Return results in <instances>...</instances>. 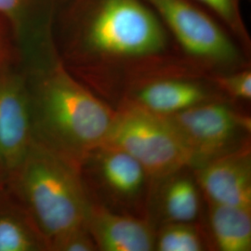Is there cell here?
I'll return each mask as SVG.
<instances>
[{"label":"cell","instance_id":"6da1fadb","mask_svg":"<svg viewBox=\"0 0 251 251\" xmlns=\"http://www.w3.org/2000/svg\"><path fill=\"white\" fill-rule=\"evenodd\" d=\"M53 40L65 67L102 90L186 62L146 0H66Z\"/></svg>","mask_w":251,"mask_h":251},{"label":"cell","instance_id":"7a4b0ae2","mask_svg":"<svg viewBox=\"0 0 251 251\" xmlns=\"http://www.w3.org/2000/svg\"><path fill=\"white\" fill-rule=\"evenodd\" d=\"M20 62L30 93L34 142L81 169L105 143L115 112L65 67L55 46Z\"/></svg>","mask_w":251,"mask_h":251},{"label":"cell","instance_id":"3957f363","mask_svg":"<svg viewBox=\"0 0 251 251\" xmlns=\"http://www.w3.org/2000/svg\"><path fill=\"white\" fill-rule=\"evenodd\" d=\"M7 187L44 238L48 251L87 226L90 203L80 168L34 142L7 179Z\"/></svg>","mask_w":251,"mask_h":251},{"label":"cell","instance_id":"277c9868","mask_svg":"<svg viewBox=\"0 0 251 251\" xmlns=\"http://www.w3.org/2000/svg\"><path fill=\"white\" fill-rule=\"evenodd\" d=\"M161 20L180 56L209 75L249 67L250 53L195 0H146Z\"/></svg>","mask_w":251,"mask_h":251},{"label":"cell","instance_id":"5b68a950","mask_svg":"<svg viewBox=\"0 0 251 251\" xmlns=\"http://www.w3.org/2000/svg\"><path fill=\"white\" fill-rule=\"evenodd\" d=\"M117 112L103 144L115 146L134 157L149 177L169 178L198 163L178 131L164 117L133 101Z\"/></svg>","mask_w":251,"mask_h":251},{"label":"cell","instance_id":"8992f818","mask_svg":"<svg viewBox=\"0 0 251 251\" xmlns=\"http://www.w3.org/2000/svg\"><path fill=\"white\" fill-rule=\"evenodd\" d=\"M126 88L131 95L129 100L160 116L213 100L219 91L209 74L185 63L145 75Z\"/></svg>","mask_w":251,"mask_h":251},{"label":"cell","instance_id":"52a82bcc","mask_svg":"<svg viewBox=\"0 0 251 251\" xmlns=\"http://www.w3.org/2000/svg\"><path fill=\"white\" fill-rule=\"evenodd\" d=\"M33 143L30 93L18 59L0 72V166L7 179Z\"/></svg>","mask_w":251,"mask_h":251},{"label":"cell","instance_id":"ba28073f","mask_svg":"<svg viewBox=\"0 0 251 251\" xmlns=\"http://www.w3.org/2000/svg\"><path fill=\"white\" fill-rule=\"evenodd\" d=\"M164 117L188 145L198 163L226 152L248 123L231 108L214 100Z\"/></svg>","mask_w":251,"mask_h":251},{"label":"cell","instance_id":"9c48e42d","mask_svg":"<svg viewBox=\"0 0 251 251\" xmlns=\"http://www.w3.org/2000/svg\"><path fill=\"white\" fill-rule=\"evenodd\" d=\"M197 179L209 203L251 207L250 147L246 145L201 163Z\"/></svg>","mask_w":251,"mask_h":251},{"label":"cell","instance_id":"30bf717a","mask_svg":"<svg viewBox=\"0 0 251 251\" xmlns=\"http://www.w3.org/2000/svg\"><path fill=\"white\" fill-rule=\"evenodd\" d=\"M66 0H0V19L13 36L20 53L53 40L54 22Z\"/></svg>","mask_w":251,"mask_h":251},{"label":"cell","instance_id":"8fae6325","mask_svg":"<svg viewBox=\"0 0 251 251\" xmlns=\"http://www.w3.org/2000/svg\"><path fill=\"white\" fill-rule=\"evenodd\" d=\"M87 227L100 251H150L155 248L154 233L148 223L114 213L100 205L90 204Z\"/></svg>","mask_w":251,"mask_h":251},{"label":"cell","instance_id":"7c38bea8","mask_svg":"<svg viewBox=\"0 0 251 251\" xmlns=\"http://www.w3.org/2000/svg\"><path fill=\"white\" fill-rule=\"evenodd\" d=\"M86 161L92 162L101 184L113 196L128 200L139 196L144 189L148 176L146 171L134 157L119 148L102 144Z\"/></svg>","mask_w":251,"mask_h":251},{"label":"cell","instance_id":"4fadbf2b","mask_svg":"<svg viewBox=\"0 0 251 251\" xmlns=\"http://www.w3.org/2000/svg\"><path fill=\"white\" fill-rule=\"evenodd\" d=\"M48 251L44 238L6 186L0 191V251Z\"/></svg>","mask_w":251,"mask_h":251},{"label":"cell","instance_id":"5bb4252c","mask_svg":"<svg viewBox=\"0 0 251 251\" xmlns=\"http://www.w3.org/2000/svg\"><path fill=\"white\" fill-rule=\"evenodd\" d=\"M209 221L221 251H251V207L210 203Z\"/></svg>","mask_w":251,"mask_h":251},{"label":"cell","instance_id":"9a60e30c","mask_svg":"<svg viewBox=\"0 0 251 251\" xmlns=\"http://www.w3.org/2000/svg\"><path fill=\"white\" fill-rule=\"evenodd\" d=\"M197 184L188 177H176L169 182L162 198V208L169 223H192L199 212Z\"/></svg>","mask_w":251,"mask_h":251},{"label":"cell","instance_id":"2e32d148","mask_svg":"<svg viewBox=\"0 0 251 251\" xmlns=\"http://www.w3.org/2000/svg\"><path fill=\"white\" fill-rule=\"evenodd\" d=\"M213 15L233 35L240 45L251 53V38L243 18L244 0H195Z\"/></svg>","mask_w":251,"mask_h":251},{"label":"cell","instance_id":"e0dca14e","mask_svg":"<svg viewBox=\"0 0 251 251\" xmlns=\"http://www.w3.org/2000/svg\"><path fill=\"white\" fill-rule=\"evenodd\" d=\"M191 223H169L155 240L159 251H200L204 250L203 238Z\"/></svg>","mask_w":251,"mask_h":251},{"label":"cell","instance_id":"ac0fdd59","mask_svg":"<svg viewBox=\"0 0 251 251\" xmlns=\"http://www.w3.org/2000/svg\"><path fill=\"white\" fill-rule=\"evenodd\" d=\"M209 77L220 92L233 99L251 100V71L250 66L230 72L209 75Z\"/></svg>","mask_w":251,"mask_h":251},{"label":"cell","instance_id":"d6986e66","mask_svg":"<svg viewBox=\"0 0 251 251\" xmlns=\"http://www.w3.org/2000/svg\"><path fill=\"white\" fill-rule=\"evenodd\" d=\"M98 248L91 236L87 226L74 231L63 236L54 244L50 251H93Z\"/></svg>","mask_w":251,"mask_h":251},{"label":"cell","instance_id":"ffe728a7","mask_svg":"<svg viewBox=\"0 0 251 251\" xmlns=\"http://www.w3.org/2000/svg\"><path fill=\"white\" fill-rule=\"evenodd\" d=\"M17 48L8 26L0 19V72L18 60Z\"/></svg>","mask_w":251,"mask_h":251},{"label":"cell","instance_id":"44dd1931","mask_svg":"<svg viewBox=\"0 0 251 251\" xmlns=\"http://www.w3.org/2000/svg\"><path fill=\"white\" fill-rule=\"evenodd\" d=\"M7 186V176L0 166V191Z\"/></svg>","mask_w":251,"mask_h":251}]
</instances>
